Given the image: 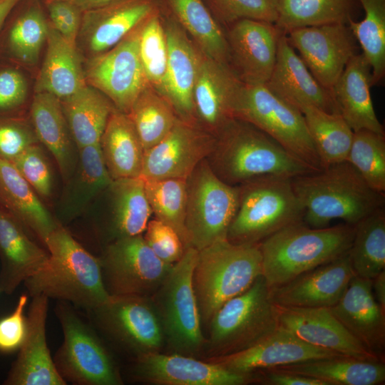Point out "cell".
Instances as JSON below:
<instances>
[{"mask_svg":"<svg viewBox=\"0 0 385 385\" xmlns=\"http://www.w3.org/2000/svg\"><path fill=\"white\" fill-rule=\"evenodd\" d=\"M44 245L48 252L47 262L23 283L29 295L42 294L86 311L109 299L99 259L87 251L61 223L48 236Z\"/></svg>","mask_w":385,"mask_h":385,"instance_id":"cell-1","label":"cell"},{"mask_svg":"<svg viewBox=\"0 0 385 385\" xmlns=\"http://www.w3.org/2000/svg\"><path fill=\"white\" fill-rule=\"evenodd\" d=\"M304 208L303 222L325 227L334 219L355 225L384 206V194L372 189L347 161L292 178Z\"/></svg>","mask_w":385,"mask_h":385,"instance_id":"cell-2","label":"cell"},{"mask_svg":"<svg viewBox=\"0 0 385 385\" xmlns=\"http://www.w3.org/2000/svg\"><path fill=\"white\" fill-rule=\"evenodd\" d=\"M215 136L206 160L215 175L230 185L264 175L292 178L316 171L243 120L232 119Z\"/></svg>","mask_w":385,"mask_h":385,"instance_id":"cell-3","label":"cell"},{"mask_svg":"<svg viewBox=\"0 0 385 385\" xmlns=\"http://www.w3.org/2000/svg\"><path fill=\"white\" fill-rule=\"evenodd\" d=\"M354 225L312 227L303 221L287 226L260 243L262 276L269 287L297 276L349 252Z\"/></svg>","mask_w":385,"mask_h":385,"instance_id":"cell-4","label":"cell"},{"mask_svg":"<svg viewBox=\"0 0 385 385\" xmlns=\"http://www.w3.org/2000/svg\"><path fill=\"white\" fill-rule=\"evenodd\" d=\"M262 274L260 244L217 240L198 251L192 283L202 325Z\"/></svg>","mask_w":385,"mask_h":385,"instance_id":"cell-5","label":"cell"},{"mask_svg":"<svg viewBox=\"0 0 385 385\" xmlns=\"http://www.w3.org/2000/svg\"><path fill=\"white\" fill-rule=\"evenodd\" d=\"M238 187V204L227 240L234 244H260L293 223L303 221L304 208L292 178L264 175Z\"/></svg>","mask_w":385,"mask_h":385,"instance_id":"cell-6","label":"cell"},{"mask_svg":"<svg viewBox=\"0 0 385 385\" xmlns=\"http://www.w3.org/2000/svg\"><path fill=\"white\" fill-rule=\"evenodd\" d=\"M207 325L203 351L210 359L245 350L274 332L279 326L277 312L262 274L222 304Z\"/></svg>","mask_w":385,"mask_h":385,"instance_id":"cell-7","label":"cell"},{"mask_svg":"<svg viewBox=\"0 0 385 385\" xmlns=\"http://www.w3.org/2000/svg\"><path fill=\"white\" fill-rule=\"evenodd\" d=\"M197 253L187 247L150 297L169 353L195 356L204 350L206 339L192 283Z\"/></svg>","mask_w":385,"mask_h":385,"instance_id":"cell-8","label":"cell"},{"mask_svg":"<svg viewBox=\"0 0 385 385\" xmlns=\"http://www.w3.org/2000/svg\"><path fill=\"white\" fill-rule=\"evenodd\" d=\"M232 115L270 136L314 170L323 169L300 111L273 93L265 84L242 83Z\"/></svg>","mask_w":385,"mask_h":385,"instance_id":"cell-9","label":"cell"},{"mask_svg":"<svg viewBox=\"0 0 385 385\" xmlns=\"http://www.w3.org/2000/svg\"><path fill=\"white\" fill-rule=\"evenodd\" d=\"M56 316L63 332V342L53 359L66 381L78 385H120L123 380L111 355L93 328L71 304L59 301Z\"/></svg>","mask_w":385,"mask_h":385,"instance_id":"cell-10","label":"cell"},{"mask_svg":"<svg viewBox=\"0 0 385 385\" xmlns=\"http://www.w3.org/2000/svg\"><path fill=\"white\" fill-rule=\"evenodd\" d=\"M185 230L188 247L200 250L227 239L238 204V187L220 179L206 159L186 179Z\"/></svg>","mask_w":385,"mask_h":385,"instance_id":"cell-11","label":"cell"},{"mask_svg":"<svg viewBox=\"0 0 385 385\" xmlns=\"http://www.w3.org/2000/svg\"><path fill=\"white\" fill-rule=\"evenodd\" d=\"M98 259L103 281L110 296L151 297L174 265L160 260L143 234L113 240Z\"/></svg>","mask_w":385,"mask_h":385,"instance_id":"cell-12","label":"cell"},{"mask_svg":"<svg viewBox=\"0 0 385 385\" xmlns=\"http://www.w3.org/2000/svg\"><path fill=\"white\" fill-rule=\"evenodd\" d=\"M86 312L98 329L135 357L160 351L165 344L150 297L110 296L106 302Z\"/></svg>","mask_w":385,"mask_h":385,"instance_id":"cell-13","label":"cell"},{"mask_svg":"<svg viewBox=\"0 0 385 385\" xmlns=\"http://www.w3.org/2000/svg\"><path fill=\"white\" fill-rule=\"evenodd\" d=\"M142 24L115 46L96 55L84 71L86 83L104 94L117 110L127 114L149 85L139 55Z\"/></svg>","mask_w":385,"mask_h":385,"instance_id":"cell-14","label":"cell"},{"mask_svg":"<svg viewBox=\"0 0 385 385\" xmlns=\"http://www.w3.org/2000/svg\"><path fill=\"white\" fill-rule=\"evenodd\" d=\"M285 34L316 80L332 91L348 61L356 53V39L347 24L298 27Z\"/></svg>","mask_w":385,"mask_h":385,"instance_id":"cell-15","label":"cell"},{"mask_svg":"<svg viewBox=\"0 0 385 385\" xmlns=\"http://www.w3.org/2000/svg\"><path fill=\"white\" fill-rule=\"evenodd\" d=\"M131 375L136 381L158 385H245L258 382L257 372H236L214 361L160 351L136 356Z\"/></svg>","mask_w":385,"mask_h":385,"instance_id":"cell-16","label":"cell"},{"mask_svg":"<svg viewBox=\"0 0 385 385\" xmlns=\"http://www.w3.org/2000/svg\"><path fill=\"white\" fill-rule=\"evenodd\" d=\"M215 136L178 118L170 131L144 150L140 177L144 180L187 179L212 152Z\"/></svg>","mask_w":385,"mask_h":385,"instance_id":"cell-17","label":"cell"},{"mask_svg":"<svg viewBox=\"0 0 385 385\" xmlns=\"http://www.w3.org/2000/svg\"><path fill=\"white\" fill-rule=\"evenodd\" d=\"M283 32L275 24L260 20L244 19L232 23L226 36L229 61L233 63V73L242 83H266L274 68Z\"/></svg>","mask_w":385,"mask_h":385,"instance_id":"cell-18","label":"cell"},{"mask_svg":"<svg viewBox=\"0 0 385 385\" xmlns=\"http://www.w3.org/2000/svg\"><path fill=\"white\" fill-rule=\"evenodd\" d=\"M354 275L347 252L285 284L270 287V296L277 305L330 308L343 296Z\"/></svg>","mask_w":385,"mask_h":385,"instance_id":"cell-19","label":"cell"},{"mask_svg":"<svg viewBox=\"0 0 385 385\" xmlns=\"http://www.w3.org/2000/svg\"><path fill=\"white\" fill-rule=\"evenodd\" d=\"M275 305L279 325L304 342L348 357L384 362L361 344L328 308Z\"/></svg>","mask_w":385,"mask_h":385,"instance_id":"cell-20","label":"cell"},{"mask_svg":"<svg viewBox=\"0 0 385 385\" xmlns=\"http://www.w3.org/2000/svg\"><path fill=\"white\" fill-rule=\"evenodd\" d=\"M31 298L26 316V334L3 384L66 385V381L56 368L46 342L49 299L42 294Z\"/></svg>","mask_w":385,"mask_h":385,"instance_id":"cell-21","label":"cell"},{"mask_svg":"<svg viewBox=\"0 0 385 385\" xmlns=\"http://www.w3.org/2000/svg\"><path fill=\"white\" fill-rule=\"evenodd\" d=\"M346 356L311 345L279 326L271 334L242 351L209 359L240 373H252L299 362Z\"/></svg>","mask_w":385,"mask_h":385,"instance_id":"cell-22","label":"cell"},{"mask_svg":"<svg viewBox=\"0 0 385 385\" xmlns=\"http://www.w3.org/2000/svg\"><path fill=\"white\" fill-rule=\"evenodd\" d=\"M265 86L297 109L309 106L339 113L332 91L313 76L284 32L279 38L274 68Z\"/></svg>","mask_w":385,"mask_h":385,"instance_id":"cell-23","label":"cell"},{"mask_svg":"<svg viewBox=\"0 0 385 385\" xmlns=\"http://www.w3.org/2000/svg\"><path fill=\"white\" fill-rule=\"evenodd\" d=\"M328 309L361 344L384 360L385 310L374 298L372 279L354 275L339 302Z\"/></svg>","mask_w":385,"mask_h":385,"instance_id":"cell-24","label":"cell"},{"mask_svg":"<svg viewBox=\"0 0 385 385\" xmlns=\"http://www.w3.org/2000/svg\"><path fill=\"white\" fill-rule=\"evenodd\" d=\"M164 29L168 61L162 95L171 103L178 118L196 124L193 90L201 55L178 24L169 21Z\"/></svg>","mask_w":385,"mask_h":385,"instance_id":"cell-25","label":"cell"},{"mask_svg":"<svg viewBox=\"0 0 385 385\" xmlns=\"http://www.w3.org/2000/svg\"><path fill=\"white\" fill-rule=\"evenodd\" d=\"M242 82L226 64L201 55L193 90L196 119L215 135L233 119L232 106Z\"/></svg>","mask_w":385,"mask_h":385,"instance_id":"cell-26","label":"cell"},{"mask_svg":"<svg viewBox=\"0 0 385 385\" xmlns=\"http://www.w3.org/2000/svg\"><path fill=\"white\" fill-rule=\"evenodd\" d=\"M80 35L85 46L96 55L118 43L153 13L151 0H115L84 11Z\"/></svg>","mask_w":385,"mask_h":385,"instance_id":"cell-27","label":"cell"},{"mask_svg":"<svg viewBox=\"0 0 385 385\" xmlns=\"http://www.w3.org/2000/svg\"><path fill=\"white\" fill-rule=\"evenodd\" d=\"M48 258V253L30 238L25 227L0 206V291L11 294Z\"/></svg>","mask_w":385,"mask_h":385,"instance_id":"cell-28","label":"cell"},{"mask_svg":"<svg viewBox=\"0 0 385 385\" xmlns=\"http://www.w3.org/2000/svg\"><path fill=\"white\" fill-rule=\"evenodd\" d=\"M371 68L362 53L348 61L332 89L339 112L354 132L369 130L384 133L371 96Z\"/></svg>","mask_w":385,"mask_h":385,"instance_id":"cell-29","label":"cell"},{"mask_svg":"<svg viewBox=\"0 0 385 385\" xmlns=\"http://www.w3.org/2000/svg\"><path fill=\"white\" fill-rule=\"evenodd\" d=\"M0 206L44 245L57 222L11 162L0 157Z\"/></svg>","mask_w":385,"mask_h":385,"instance_id":"cell-30","label":"cell"},{"mask_svg":"<svg viewBox=\"0 0 385 385\" xmlns=\"http://www.w3.org/2000/svg\"><path fill=\"white\" fill-rule=\"evenodd\" d=\"M31 118L38 141L52 154L63 179L69 180L75 172L76 159L60 99L47 92H37L31 103Z\"/></svg>","mask_w":385,"mask_h":385,"instance_id":"cell-31","label":"cell"},{"mask_svg":"<svg viewBox=\"0 0 385 385\" xmlns=\"http://www.w3.org/2000/svg\"><path fill=\"white\" fill-rule=\"evenodd\" d=\"M45 59L38 75L36 92H47L60 100L86 85L76 46L49 26Z\"/></svg>","mask_w":385,"mask_h":385,"instance_id":"cell-32","label":"cell"},{"mask_svg":"<svg viewBox=\"0 0 385 385\" xmlns=\"http://www.w3.org/2000/svg\"><path fill=\"white\" fill-rule=\"evenodd\" d=\"M99 143L113 180L140 177L144 148L127 113H111Z\"/></svg>","mask_w":385,"mask_h":385,"instance_id":"cell-33","label":"cell"},{"mask_svg":"<svg viewBox=\"0 0 385 385\" xmlns=\"http://www.w3.org/2000/svg\"><path fill=\"white\" fill-rule=\"evenodd\" d=\"M60 101L77 149L99 143L108 120L115 109L111 101L87 84Z\"/></svg>","mask_w":385,"mask_h":385,"instance_id":"cell-34","label":"cell"},{"mask_svg":"<svg viewBox=\"0 0 385 385\" xmlns=\"http://www.w3.org/2000/svg\"><path fill=\"white\" fill-rule=\"evenodd\" d=\"M270 369L321 379L329 385H378L385 381L384 362L348 356L308 361Z\"/></svg>","mask_w":385,"mask_h":385,"instance_id":"cell-35","label":"cell"},{"mask_svg":"<svg viewBox=\"0 0 385 385\" xmlns=\"http://www.w3.org/2000/svg\"><path fill=\"white\" fill-rule=\"evenodd\" d=\"M108 189L113 205V240L142 235L153 214L144 180L141 177L113 180Z\"/></svg>","mask_w":385,"mask_h":385,"instance_id":"cell-36","label":"cell"},{"mask_svg":"<svg viewBox=\"0 0 385 385\" xmlns=\"http://www.w3.org/2000/svg\"><path fill=\"white\" fill-rule=\"evenodd\" d=\"M302 113L323 168L346 160L354 131L339 113L314 106H302Z\"/></svg>","mask_w":385,"mask_h":385,"instance_id":"cell-37","label":"cell"},{"mask_svg":"<svg viewBox=\"0 0 385 385\" xmlns=\"http://www.w3.org/2000/svg\"><path fill=\"white\" fill-rule=\"evenodd\" d=\"M78 150V167L64 199L65 217L78 215L97 195L108 189L111 178L100 143L86 145Z\"/></svg>","mask_w":385,"mask_h":385,"instance_id":"cell-38","label":"cell"},{"mask_svg":"<svg viewBox=\"0 0 385 385\" xmlns=\"http://www.w3.org/2000/svg\"><path fill=\"white\" fill-rule=\"evenodd\" d=\"M185 31L199 45L206 57L228 66L226 36L202 0H167Z\"/></svg>","mask_w":385,"mask_h":385,"instance_id":"cell-39","label":"cell"},{"mask_svg":"<svg viewBox=\"0 0 385 385\" xmlns=\"http://www.w3.org/2000/svg\"><path fill=\"white\" fill-rule=\"evenodd\" d=\"M349 250L355 275L373 279L385 270V210L381 207L354 225Z\"/></svg>","mask_w":385,"mask_h":385,"instance_id":"cell-40","label":"cell"},{"mask_svg":"<svg viewBox=\"0 0 385 385\" xmlns=\"http://www.w3.org/2000/svg\"><path fill=\"white\" fill-rule=\"evenodd\" d=\"M355 0H277L276 26L284 33L303 26L347 24Z\"/></svg>","mask_w":385,"mask_h":385,"instance_id":"cell-41","label":"cell"},{"mask_svg":"<svg viewBox=\"0 0 385 385\" xmlns=\"http://www.w3.org/2000/svg\"><path fill=\"white\" fill-rule=\"evenodd\" d=\"M128 115L144 150L160 141L178 118L168 100L150 84L140 93Z\"/></svg>","mask_w":385,"mask_h":385,"instance_id":"cell-42","label":"cell"},{"mask_svg":"<svg viewBox=\"0 0 385 385\" xmlns=\"http://www.w3.org/2000/svg\"><path fill=\"white\" fill-rule=\"evenodd\" d=\"M364 17L360 21L349 19V26L371 68L372 85L385 76V0H358Z\"/></svg>","mask_w":385,"mask_h":385,"instance_id":"cell-43","label":"cell"},{"mask_svg":"<svg viewBox=\"0 0 385 385\" xmlns=\"http://www.w3.org/2000/svg\"><path fill=\"white\" fill-rule=\"evenodd\" d=\"M146 195L155 218L173 228L188 247L185 220L187 201L185 179L144 180Z\"/></svg>","mask_w":385,"mask_h":385,"instance_id":"cell-44","label":"cell"},{"mask_svg":"<svg viewBox=\"0 0 385 385\" xmlns=\"http://www.w3.org/2000/svg\"><path fill=\"white\" fill-rule=\"evenodd\" d=\"M346 161L374 190L385 194V137L369 130L354 132Z\"/></svg>","mask_w":385,"mask_h":385,"instance_id":"cell-45","label":"cell"},{"mask_svg":"<svg viewBox=\"0 0 385 385\" xmlns=\"http://www.w3.org/2000/svg\"><path fill=\"white\" fill-rule=\"evenodd\" d=\"M139 55L148 83L162 94L168 46L164 26L153 13L141 25Z\"/></svg>","mask_w":385,"mask_h":385,"instance_id":"cell-46","label":"cell"},{"mask_svg":"<svg viewBox=\"0 0 385 385\" xmlns=\"http://www.w3.org/2000/svg\"><path fill=\"white\" fill-rule=\"evenodd\" d=\"M49 26L41 11L32 7L24 13L10 30L11 50L24 63H34L46 41Z\"/></svg>","mask_w":385,"mask_h":385,"instance_id":"cell-47","label":"cell"},{"mask_svg":"<svg viewBox=\"0 0 385 385\" xmlns=\"http://www.w3.org/2000/svg\"><path fill=\"white\" fill-rule=\"evenodd\" d=\"M10 162L38 196L47 198L51 195V169L46 155L38 144L31 146Z\"/></svg>","mask_w":385,"mask_h":385,"instance_id":"cell-48","label":"cell"},{"mask_svg":"<svg viewBox=\"0 0 385 385\" xmlns=\"http://www.w3.org/2000/svg\"><path fill=\"white\" fill-rule=\"evenodd\" d=\"M220 17L234 23L248 19L275 24L277 19V0H211Z\"/></svg>","mask_w":385,"mask_h":385,"instance_id":"cell-49","label":"cell"},{"mask_svg":"<svg viewBox=\"0 0 385 385\" xmlns=\"http://www.w3.org/2000/svg\"><path fill=\"white\" fill-rule=\"evenodd\" d=\"M144 232L145 241L163 262L173 265L181 259L186 247L170 226L155 218L149 220Z\"/></svg>","mask_w":385,"mask_h":385,"instance_id":"cell-50","label":"cell"},{"mask_svg":"<svg viewBox=\"0 0 385 385\" xmlns=\"http://www.w3.org/2000/svg\"><path fill=\"white\" fill-rule=\"evenodd\" d=\"M38 142L33 127L19 121H0V157L11 161Z\"/></svg>","mask_w":385,"mask_h":385,"instance_id":"cell-51","label":"cell"},{"mask_svg":"<svg viewBox=\"0 0 385 385\" xmlns=\"http://www.w3.org/2000/svg\"><path fill=\"white\" fill-rule=\"evenodd\" d=\"M28 299V293L22 294L18 299L14 310L0 319V351L2 353H11L19 349L25 339L27 321L24 309Z\"/></svg>","mask_w":385,"mask_h":385,"instance_id":"cell-52","label":"cell"},{"mask_svg":"<svg viewBox=\"0 0 385 385\" xmlns=\"http://www.w3.org/2000/svg\"><path fill=\"white\" fill-rule=\"evenodd\" d=\"M52 27L76 46L81 25V10L71 1H50L48 5Z\"/></svg>","mask_w":385,"mask_h":385,"instance_id":"cell-53","label":"cell"},{"mask_svg":"<svg viewBox=\"0 0 385 385\" xmlns=\"http://www.w3.org/2000/svg\"><path fill=\"white\" fill-rule=\"evenodd\" d=\"M26 93V81L21 73L12 69L0 71V111L20 106Z\"/></svg>","mask_w":385,"mask_h":385,"instance_id":"cell-54","label":"cell"},{"mask_svg":"<svg viewBox=\"0 0 385 385\" xmlns=\"http://www.w3.org/2000/svg\"><path fill=\"white\" fill-rule=\"evenodd\" d=\"M256 372L258 382L269 385H329L321 379L285 371L268 369Z\"/></svg>","mask_w":385,"mask_h":385,"instance_id":"cell-55","label":"cell"},{"mask_svg":"<svg viewBox=\"0 0 385 385\" xmlns=\"http://www.w3.org/2000/svg\"><path fill=\"white\" fill-rule=\"evenodd\" d=\"M372 291L375 299L385 310V270L372 279Z\"/></svg>","mask_w":385,"mask_h":385,"instance_id":"cell-56","label":"cell"},{"mask_svg":"<svg viewBox=\"0 0 385 385\" xmlns=\"http://www.w3.org/2000/svg\"><path fill=\"white\" fill-rule=\"evenodd\" d=\"M82 11H86L107 5L115 0H71Z\"/></svg>","mask_w":385,"mask_h":385,"instance_id":"cell-57","label":"cell"},{"mask_svg":"<svg viewBox=\"0 0 385 385\" xmlns=\"http://www.w3.org/2000/svg\"><path fill=\"white\" fill-rule=\"evenodd\" d=\"M19 0H0V28Z\"/></svg>","mask_w":385,"mask_h":385,"instance_id":"cell-58","label":"cell"},{"mask_svg":"<svg viewBox=\"0 0 385 385\" xmlns=\"http://www.w3.org/2000/svg\"><path fill=\"white\" fill-rule=\"evenodd\" d=\"M49 1H56V0H49ZM60 1H71V0H60Z\"/></svg>","mask_w":385,"mask_h":385,"instance_id":"cell-59","label":"cell"}]
</instances>
